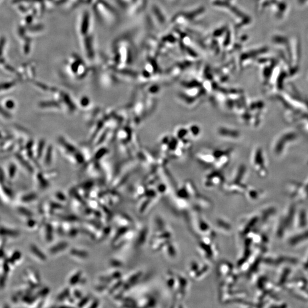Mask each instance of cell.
Masks as SVG:
<instances>
[{
    "label": "cell",
    "mask_w": 308,
    "mask_h": 308,
    "mask_svg": "<svg viewBox=\"0 0 308 308\" xmlns=\"http://www.w3.org/2000/svg\"><path fill=\"white\" fill-rule=\"evenodd\" d=\"M216 132L220 138L226 140L235 141L238 139L240 136V132L237 129L227 126L219 127Z\"/></svg>",
    "instance_id": "obj_1"
},
{
    "label": "cell",
    "mask_w": 308,
    "mask_h": 308,
    "mask_svg": "<svg viewBox=\"0 0 308 308\" xmlns=\"http://www.w3.org/2000/svg\"><path fill=\"white\" fill-rule=\"evenodd\" d=\"M191 139H197L201 133V128L199 125L196 123H191L187 125Z\"/></svg>",
    "instance_id": "obj_2"
},
{
    "label": "cell",
    "mask_w": 308,
    "mask_h": 308,
    "mask_svg": "<svg viewBox=\"0 0 308 308\" xmlns=\"http://www.w3.org/2000/svg\"><path fill=\"white\" fill-rule=\"evenodd\" d=\"M68 246L67 242L62 241L58 242L56 245L52 246L50 249V253L51 254H56L59 252H61L65 250Z\"/></svg>",
    "instance_id": "obj_3"
},
{
    "label": "cell",
    "mask_w": 308,
    "mask_h": 308,
    "mask_svg": "<svg viewBox=\"0 0 308 308\" xmlns=\"http://www.w3.org/2000/svg\"><path fill=\"white\" fill-rule=\"evenodd\" d=\"M69 253L72 256L78 257V258L80 259L84 260L87 258L89 256V254L87 251L81 249H78L76 248H72L71 249H70Z\"/></svg>",
    "instance_id": "obj_4"
},
{
    "label": "cell",
    "mask_w": 308,
    "mask_h": 308,
    "mask_svg": "<svg viewBox=\"0 0 308 308\" xmlns=\"http://www.w3.org/2000/svg\"><path fill=\"white\" fill-rule=\"evenodd\" d=\"M82 277V271L78 270L74 274H73L68 280V283L71 286H74L80 282Z\"/></svg>",
    "instance_id": "obj_5"
},
{
    "label": "cell",
    "mask_w": 308,
    "mask_h": 308,
    "mask_svg": "<svg viewBox=\"0 0 308 308\" xmlns=\"http://www.w3.org/2000/svg\"><path fill=\"white\" fill-rule=\"evenodd\" d=\"M128 230V228L127 226H123V227L120 228L117 231V232L116 233L115 236L114 237L113 242L115 243L116 241H117L119 240V239L123 236V234H125L127 232Z\"/></svg>",
    "instance_id": "obj_6"
},
{
    "label": "cell",
    "mask_w": 308,
    "mask_h": 308,
    "mask_svg": "<svg viewBox=\"0 0 308 308\" xmlns=\"http://www.w3.org/2000/svg\"><path fill=\"white\" fill-rule=\"evenodd\" d=\"M69 297H70V290L69 288H66L58 295L56 299L59 301H62L67 299Z\"/></svg>",
    "instance_id": "obj_7"
},
{
    "label": "cell",
    "mask_w": 308,
    "mask_h": 308,
    "mask_svg": "<svg viewBox=\"0 0 308 308\" xmlns=\"http://www.w3.org/2000/svg\"><path fill=\"white\" fill-rule=\"evenodd\" d=\"M46 237L48 241H52L53 238V226L48 224L46 227Z\"/></svg>",
    "instance_id": "obj_8"
},
{
    "label": "cell",
    "mask_w": 308,
    "mask_h": 308,
    "mask_svg": "<svg viewBox=\"0 0 308 308\" xmlns=\"http://www.w3.org/2000/svg\"><path fill=\"white\" fill-rule=\"evenodd\" d=\"M31 249L34 254H35L38 257H39V259H40L42 261H43L46 260L47 257L46 255L43 254L39 249H38L37 247H36L35 246H33Z\"/></svg>",
    "instance_id": "obj_9"
},
{
    "label": "cell",
    "mask_w": 308,
    "mask_h": 308,
    "mask_svg": "<svg viewBox=\"0 0 308 308\" xmlns=\"http://www.w3.org/2000/svg\"><path fill=\"white\" fill-rule=\"evenodd\" d=\"M90 297L88 296H85V297H82L79 300V302L78 303V307H83L86 304L88 303V302H89L90 301Z\"/></svg>",
    "instance_id": "obj_10"
},
{
    "label": "cell",
    "mask_w": 308,
    "mask_h": 308,
    "mask_svg": "<svg viewBox=\"0 0 308 308\" xmlns=\"http://www.w3.org/2000/svg\"><path fill=\"white\" fill-rule=\"evenodd\" d=\"M110 264L114 268H120L123 265L121 261L116 259H111L110 261Z\"/></svg>",
    "instance_id": "obj_11"
},
{
    "label": "cell",
    "mask_w": 308,
    "mask_h": 308,
    "mask_svg": "<svg viewBox=\"0 0 308 308\" xmlns=\"http://www.w3.org/2000/svg\"><path fill=\"white\" fill-rule=\"evenodd\" d=\"M110 277L112 278V279L119 280L120 278V277H121V273L120 271H114V273H112L111 274Z\"/></svg>",
    "instance_id": "obj_12"
},
{
    "label": "cell",
    "mask_w": 308,
    "mask_h": 308,
    "mask_svg": "<svg viewBox=\"0 0 308 308\" xmlns=\"http://www.w3.org/2000/svg\"><path fill=\"white\" fill-rule=\"evenodd\" d=\"M73 295H74V298L75 299H79V300L83 297L82 293L77 289H75V290L74 291Z\"/></svg>",
    "instance_id": "obj_13"
},
{
    "label": "cell",
    "mask_w": 308,
    "mask_h": 308,
    "mask_svg": "<svg viewBox=\"0 0 308 308\" xmlns=\"http://www.w3.org/2000/svg\"><path fill=\"white\" fill-rule=\"evenodd\" d=\"M78 233V230L76 228H71L68 231V234L70 237H75Z\"/></svg>",
    "instance_id": "obj_14"
},
{
    "label": "cell",
    "mask_w": 308,
    "mask_h": 308,
    "mask_svg": "<svg viewBox=\"0 0 308 308\" xmlns=\"http://www.w3.org/2000/svg\"><path fill=\"white\" fill-rule=\"evenodd\" d=\"M107 288V286L106 284H103V285H102L100 286H98L96 287V290L98 291H99V292H102L103 291V290H104L106 289Z\"/></svg>",
    "instance_id": "obj_15"
},
{
    "label": "cell",
    "mask_w": 308,
    "mask_h": 308,
    "mask_svg": "<svg viewBox=\"0 0 308 308\" xmlns=\"http://www.w3.org/2000/svg\"><path fill=\"white\" fill-rule=\"evenodd\" d=\"M99 301H97V300H96V299H95V300H94V301L91 302V305H90V306H88V307H94H94H98V306H99Z\"/></svg>",
    "instance_id": "obj_16"
}]
</instances>
